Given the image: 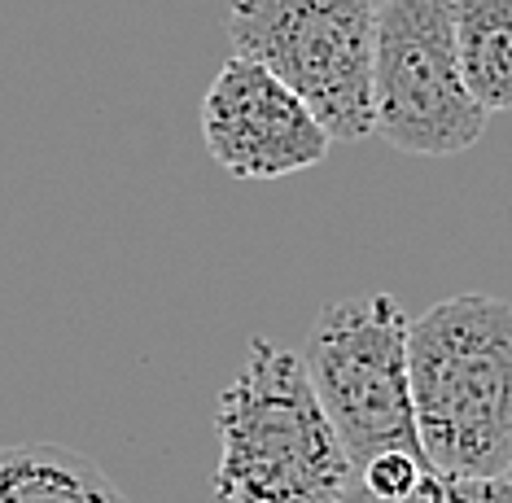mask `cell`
I'll use <instances>...</instances> for the list:
<instances>
[{
  "mask_svg": "<svg viewBox=\"0 0 512 503\" xmlns=\"http://www.w3.org/2000/svg\"><path fill=\"white\" fill-rule=\"evenodd\" d=\"M456 0H381L372 49V132L416 158H456L491 114L464 88Z\"/></svg>",
  "mask_w": 512,
  "mask_h": 503,
  "instance_id": "5b68a950",
  "label": "cell"
},
{
  "mask_svg": "<svg viewBox=\"0 0 512 503\" xmlns=\"http://www.w3.org/2000/svg\"><path fill=\"white\" fill-rule=\"evenodd\" d=\"M0 503H132L84 451L57 442L0 447Z\"/></svg>",
  "mask_w": 512,
  "mask_h": 503,
  "instance_id": "52a82bcc",
  "label": "cell"
},
{
  "mask_svg": "<svg viewBox=\"0 0 512 503\" xmlns=\"http://www.w3.org/2000/svg\"><path fill=\"white\" fill-rule=\"evenodd\" d=\"M215 503H342L355 464L324 416L302 355L250 337L215 407Z\"/></svg>",
  "mask_w": 512,
  "mask_h": 503,
  "instance_id": "7a4b0ae2",
  "label": "cell"
},
{
  "mask_svg": "<svg viewBox=\"0 0 512 503\" xmlns=\"http://www.w3.org/2000/svg\"><path fill=\"white\" fill-rule=\"evenodd\" d=\"M412 416L425 464L464 477L512 469V302L456 294L407 324Z\"/></svg>",
  "mask_w": 512,
  "mask_h": 503,
  "instance_id": "6da1fadb",
  "label": "cell"
},
{
  "mask_svg": "<svg viewBox=\"0 0 512 503\" xmlns=\"http://www.w3.org/2000/svg\"><path fill=\"white\" fill-rule=\"evenodd\" d=\"M425 473V460L412 451H381L372 455V460H364L355 469V482L364 495L372 499H403L407 490L416 486V477Z\"/></svg>",
  "mask_w": 512,
  "mask_h": 503,
  "instance_id": "30bf717a",
  "label": "cell"
},
{
  "mask_svg": "<svg viewBox=\"0 0 512 503\" xmlns=\"http://www.w3.org/2000/svg\"><path fill=\"white\" fill-rule=\"evenodd\" d=\"M508 482H512V469H508Z\"/></svg>",
  "mask_w": 512,
  "mask_h": 503,
  "instance_id": "8fae6325",
  "label": "cell"
},
{
  "mask_svg": "<svg viewBox=\"0 0 512 503\" xmlns=\"http://www.w3.org/2000/svg\"><path fill=\"white\" fill-rule=\"evenodd\" d=\"M342 503H512V482L508 477H464L425 464V473L403 499H372L359 490V482H351Z\"/></svg>",
  "mask_w": 512,
  "mask_h": 503,
  "instance_id": "9c48e42d",
  "label": "cell"
},
{
  "mask_svg": "<svg viewBox=\"0 0 512 503\" xmlns=\"http://www.w3.org/2000/svg\"><path fill=\"white\" fill-rule=\"evenodd\" d=\"M456 57L464 88L486 114L512 110V0H456Z\"/></svg>",
  "mask_w": 512,
  "mask_h": 503,
  "instance_id": "ba28073f",
  "label": "cell"
},
{
  "mask_svg": "<svg viewBox=\"0 0 512 503\" xmlns=\"http://www.w3.org/2000/svg\"><path fill=\"white\" fill-rule=\"evenodd\" d=\"M407 324L412 320L390 294H368L329 302L307 329L302 368L355 469L381 451L421 455L407 377Z\"/></svg>",
  "mask_w": 512,
  "mask_h": 503,
  "instance_id": "277c9868",
  "label": "cell"
},
{
  "mask_svg": "<svg viewBox=\"0 0 512 503\" xmlns=\"http://www.w3.org/2000/svg\"><path fill=\"white\" fill-rule=\"evenodd\" d=\"M206 154L237 180H281L329 158L333 136L272 70L232 53L202 97Z\"/></svg>",
  "mask_w": 512,
  "mask_h": 503,
  "instance_id": "8992f818",
  "label": "cell"
},
{
  "mask_svg": "<svg viewBox=\"0 0 512 503\" xmlns=\"http://www.w3.org/2000/svg\"><path fill=\"white\" fill-rule=\"evenodd\" d=\"M228 40L298 92L333 140L372 136V0H232Z\"/></svg>",
  "mask_w": 512,
  "mask_h": 503,
  "instance_id": "3957f363",
  "label": "cell"
}]
</instances>
